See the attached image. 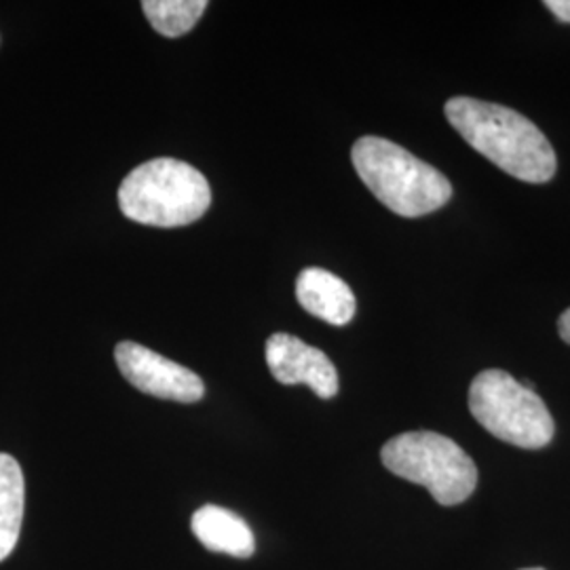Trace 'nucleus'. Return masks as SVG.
<instances>
[{"label":"nucleus","mask_w":570,"mask_h":570,"mask_svg":"<svg viewBox=\"0 0 570 570\" xmlns=\"http://www.w3.org/2000/svg\"><path fill=\"white\" fill-rule=\"evenodd\" d=\"M446 119L463 140L489 161L522 183H550L558 169L546 134L524 115L501 104L452 98Z\"/></svg>","instance_id":"1"},{"label":"nucleus","mask_w":570,"mask_h":570,"mask_svg":"<svg viewBox=\"0 0 570 570\" xmlns=\"http://www.w3.org/2000/svg\"><path fill=\"white\" fill-rule=\"evenodd\" d=\"M351 159L372 195L397 216H428L452 197V184L442 171L385 138H360Z\"/></svg>","instance_id":"2"},{"label":"nucleus","mask_w":570,"mask_h":570,"mask_svg":"<svg viewBox=\"0 0 570 570\" xmlns=\"http://www.w3.org/2000/svg\"><path fill=\"white\" fill-rule=\"evenodd\" d=\"M212 205L204 174L178 159H153L136 167L119 188L122 216L159 228L197 223Z\"/></svg>","instance_id":"3"},{"label":"nucleus","mask_w":570,"mask_h":570,"mask_svg":"<svg viewBox=\"0 0 570 570\" xmlns=\"http://www.w3.org/2000/svg\"><path fill=\"white\" fill-rule=\"evenodd\" d=\"M381 459L391 473L425 487L446 508L468 501L478 484V468L468 452L435 431H407L391 438Z\"/></svg>","instance_id":"4"},{"label":"nucleus","mask_w":570,"mask_h":570,"mask_svg":"<svg viewBox=\"0 0 570 570\" xmlns=\"http://www.w3.org/2000/svg\"><path fill=\"white\" fill-rule=\"evenodd\" d=\"M469 410L494 438L518 449H543L553 440L556 425L546 402L505 370H484L473 379Z\"/></svg>","instance_id":"5"},{"label":"nucleus","mask_w":570,"mask_h":570,"mask_svg":"<svg viewBox=\"0 0 570 570\" xmlns=\"http://www.w3.org/2000/svg\"><path fill=\"white\" fill-rule=\"evenodd\" d=\"M115 360L127 383L146 395L180 404H193L204 397V381L193 370L138 343H119L115 348Z\"/></svg>","instance_id":"6"},{"label":"nucleus","mask_w":570,"mask_h":570,"mask_svg":"<svg viewBox=\"0 0 570 570\" xmlns=\"http://www.w3.org/2000/svg\"><path fill=\"white\" fill-rule=\"evenodd\" d=\"M266 364L282 385H306L322 400L338 393V372L324 351L277 332L266 341Z\"/></svg>","instance_id":"7"},{"label":"nucleus","mask_w":570,"mask_h":570,"mask_svg":"<svg viewBox=\"0 0 570 570\" xmlns=\"http://www.w3.org/2000/svg\"><path fill=\"white\" fill-rule=\"evenodd\" d=\"M296 298L306 313L330 326H346L355 315L353 289L326 268H305L296 279Z\"/></svg>","instance_id":"8"},{"label":"nucleus","mask_w":570,"mask_h":570,"mask_svg":"<svg viewBox=\"0 0 570 570\" xmlns=\"http://www.w3.org/2000/svg\"><path fill=\"white\" fill-rule=\"evenodd\" d=\"M190 529L207 550L235 558H249L256 550L254 534L244 518L218 505H204L195 511Z\"/></svg>","instance_id":"9"},{"label":"nucleus","mask_w":570,"mask_h":570,"mask_svg":"<svg viewBox=\"0 0 570 570\" xmlns=\"http://www.w3.org/2000/svg\"><path fill=\"white\" fill-rule=\"evenodd\" d=\"M26 508V482L20 463L0 452V562L7 560L20 541Z\"/></svg>","instance_id":"10"},{"label":"nucleus","mask_w":570,"mask_h":570,"mask_svg":"<svg viewBox=\"0 0 570 570\" xmlns=\"http://www.w3.org/2000/svg\"><path fill=\"white\" fill-rule=\"evenodd\" d=\"M144 16L153 28L169 37L178 39L195 28L202 20L207 2L205 0H146L142 2Z\"/></svg>","instance_id":"11"},{"label":"nucleus","mask_w":570,"mask_h":570,"mask_svg":"<svg viewBox=\"0 0 570 570\" xmlns=\"http://www.w3.org/2000/svg\"><path fill=\"white\" fill-rule=\"evenodd\" d=\"M546 7L564 23H570V0H548Z\"/></svg>","instance_id":"12"},{"label":"nucleus","mask_w":570,"mask_h":570,"mask_svg":"<svg viewBox=\"0 0 570 570\" xmlns=\"http://www.w3.org/2000/svg\"><path fill=\"white\" fill-rule=\"evenodd\" d=\"M558 332H560V338L570 345V308H567L560 320H558Z\"/></svg>","instance_id":"13"},{"label":"nucleus","mask_w":570,"mask_h":570,"mask_svg":"<svg viewBox=\"0 0 570 570\" xmlns=\"http://www.w3.org/2000/svg\"><path fill=\"white\" fill-rule=\"evenodd\" d=\"M524 570H543V569H524Z\"/></svg>","instance_id":"14"}]
</instances>
